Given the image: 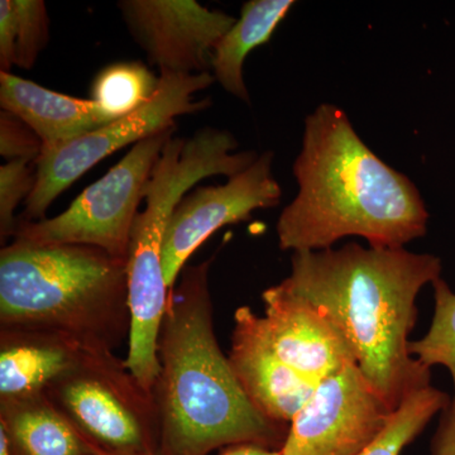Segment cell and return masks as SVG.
<instances>
[{"label":"cell","mask_w":455,"mask_h":455,"mask_svg":"<svg viewBox=\"0 0 455 455\" xmlns=\"http://www.w3.org/2000/svg\"><path fill=\"white\" fill-rule=\"evenodd\" d=\"M442 259L405 248L295 252L283 283L329 316L355 353L358 370L391 411L431 386L430 368L412 357L416 298L442 277Z\"/></svg>","instance_id":"1"},{"label":"cell","mask_w":455,"mask_h":455,"mask_svg":"<svg viewBox=\"0 0 455 455\" xmlns=\"http://www.w3.org/2000/svg\"><path fill=\"white\" fill-rule=\"evenodd\" d=\"M293 175L298 196L276 224L283 251L329 250L346 236L397 250L427 235L414 182L374 154L340 108L322 104L307 116Z\"/></svg>","instance_id":"2"},{"label":"cell","mask_w":455,"mask_h":455,"mask_svg":"<svg viewBox=\"0 0 455 455\" xmlns=\"http://www.w3.org/2000/svg\"><path fill=\"white\" fill-rule=\"evenodd\" d=\"M212 262L185 269L170 292L157 344L160 373L152 391L158 455H208L241 444L280 451L289 429L251 403L215 337Z\"/></svg>","instance_id":"3"},{"label":"cell","mask_w":455,"mask_h":455,"mask_svg":"<svg viewBox=\"0 0 455 455\" xmlns=\"http://www.w3.org/2000/svg\"><path fill=\"white\" fill-rule=\"evenodd\" d=\"M65 335L85 349L128 340L127 259L90 245L13 241L0 251V328Z\"/></svg>","instance_id":"4"},{"label":"cell","mask_w":455,"mask_h":455,"mask_svg":"<svg viewBox=\"0 0 455 455\" xmlns=\"http://www.w3.org/2000/svg\"><path fill=\"white\" fill-rule=\"evenodd\" d=\"M220 172V160L208 146L173 137L147 181L146 209L137 214L132 228L127 256L131 331L124 361L140 385L151 394L160 373L158 337L171 292L163 267L167 224L194 185Z\"/></svg>","instance_id":"5"},{"label":"cell","mask_w":455,"mask_h":455,"mask_svg":"<svg viewBox=\"0 0 455 455\" xmlns=\"http://www.w3.org/2000/svg\"><path fill=\"white\" fill-rule=\"evenodd\" d=\"M44 395L100 451L158 455L154 396L113 350H84Z\"/></svg>","instance_id":"6"},{"label":"cell","mask_w":455,"mask_h":455,"mask_svg":"<svg viewBox=\"0 0 455 455\" xmlns=\"http://www.w3.org/2000/svg\"><path fill=\"white\" fill-rule=\"evenodd\" d=\"M214 82L211 73H160L157 92L137 112L77 139L44 148L35 163V188L26 200L25 212L20 220H44L51 204L108 156L175 128V119L180 116L208 109L209 99L196 100L194 97Z\"/></svg>","instance_id":"7"},{"label":"cell","mask_w":455,"mask_h":455,"mask_svg":"<svg viewBox=\"0 0 455 455\" xmlns=\"http://www.w3.org/2000/svg\"><path fill=\"white\" fill-rule=\"evenodd\" d=\"M175 134L176 127L136 143L123 160L57 217L38 221L18 220L13 241L90 245L127 259L143 190L164 146Z\"/></svg>","instance_id":"8"},{"label":"cell","mask_w":455,"mask_h":455,"mask_svg":"<svg viewBox=\"0 0 455 455\" xmlns=\"http://www.w3.org/2000/svg\"><path fill=\"white\" fill-rule=\"evenodd\" d=\"M392 412L355 364L323 379L290 423L283 455H357Z\"/></svg>","instance_id":"9"},{"label":"cell","mask_w":455,"mask_h":455,"mask_svg":"<svg viewBox=\"0 0 455 455\" xmlns=\"http://www.w3.org/2000/svg\"><path fill=\"white\" fill-rule=\"evenodd\" d=\"M272 163L274 154L265 152L226 184L197 188L180 202L167 224L163 245L164 276L170 290L178 283L188 259L217 230L280 204L283 190Z\"/></svg>","instance_id":"10"},{"label":"cell","mask_w":455,"mask_h":455,"mask_svg":"<svg viewBox=\"0 0 455 455\" xmlns=\"http://www.w3.org/2000/svg\"><path fill=\"white\" fill-rule=\"evenodd\" d=\"M118 8L132 37L160 73H209L212 51L236 20L196 0H123Z\"/></svg>","instance_id":"11"},{"label":"cell","mask_w":455,"mask_h":455,"mask_svg":"<svg viewBox=\"0 0 455 455\" xmlns=\"http://www.w3.org/2000/svg\"><path fill=\"white\" fill-rule=\"evenodd\" d=\"M266 329L278 355L311 381L357 366L355 353L338 326L283 283L262 293Z\"/></svg>","instance_id":"12"},{"label":"cell","mask_w":455,"mask_h":455,"mask_svg":"<svg viewBox=\"0 0 455 455\" xmlns=\"http://www.w3.org/2000/svg\"><path fill=\"white\" fill-rule=\"evenodd\" d=\"M228 359L251 403L276 424L291 423L319 385L278 355L269 340L263 316L256 315L248 307L235 310Z\"/></svg>","instance_id":"13"},{"label":"cell","mask_w":455,"mask_h":455,"mask_svg":"<svg viewBox=\"0 0 455 455\" xmlns=\"http://www.w3.org/2000/svg\"><path fill=\"white\" fill-rule=\"evenodd\" d=\"M84 350L76 341L40 328H0V401L44 394Z\"/></svg>","instance_id":"14"},{"label":"cell","mask_w":455,"mask_h":455,"mask_svg":"<svg viewBox=\"0 0 455 455\" xmlns=\"http://www.w3.org/2000/svg\"><path fill=\"white\" fill-rule=\"evenodd\" d=\"M0 106L16 114L44 142V148L61 145L107 125L92 99H79L44 88L0 71Z\"/></svg>","instance_id":"15"},{"label":"cell","mask_w":455,"mask_h":455,"mask_svg":"<svg viewBox=\"0 0 455 455\" xmlns=\"http://www.w3.org/2000/svg\"><path fill=\"white\" fill-rule=\"evenodd\" d=\"M0 430L12 455H98L95 447L44 394L0 401Z\"/></svg>","instance_id":"16"},{"label":"cell","mask_w":455,"mask_h":455,"mask_svg":"<svg viewBox=\"0 0 455 455\" xmlns=\"http://www.w3.org/2000/svg\"><path fill=\"white\" fill-rule=\"evenodd\" d=\"M293 4V0H250L244 3L235 25L218 42L212 55V77L233 97L250 103L243 79L245 59L271 40Z\"/></svg>","instance_id":"17"},{"label":"cell","mask_w":455,"mask_h":455,"mask_svg":"<svg viewBox=\"0 0 455 455\" xmlns=\"http://www.w3.org/2000/svg\"><path fill=\"white\" fill-rule=\"evenodd\" d=\"M50 20L42 0L0 2V68L11 73L17 66L31 70L47 46Z\"/></svg>","instance_id":"18"},{"label":"cell","mask_w":455,"mask_h":455,"mask_svg":"<svg viewBox=\"0 0 455 455\" xmlns=\"http://www.w3.org/2000/svg\"><path fill=\"white\" fill-rule=\"evenodd\" d=\"M160 76L140 61L116 62L99 71L92 100L107 124L145 107L157 92Z\"/></svg>","instance_id":"19"},{"label":"cell","mask_w":455,"mask_h":455,"mask_svg":"<svg viewBox=\"0 0 455 455\" xmlns=\"http://www.w3.org/2000/svg\"><path fill=\"white\" fill-rule=\"evenodd\" d=\"M451 396L439 388L416 391L392 412L385 430L357 455H401L430 423L447 407Z\"/></svg>","instance_id":"20"},{"label":"cell","mask_w":455,"mask_h":455,"mask_svg":"<svg viewBox=\"0 0 455 455\" xmlns=\"http://www.w3.org/2000/svg\"><path fill=\"white\" fill-rule=\"evenodd\" d=\"M431 284L435 299L433 322L421 339L410 341L409 350L425 367L447 368L455 392V293L442 277Z\"/></svg>","instance_id":"21"},{"label":"cell","mask_w":455,"mask_h":455,"mask_svg":"<svg viewBox=\"0 0 455 455\" xmlns=\"http://www.w3.org/2000/svg\"><path fill=\"white\" fill-rule=\"evenodd\" d=\"M29 160L9 161L0 166V242L13 238L18 220L16 211L26 203L36 185V167Z\"/></svg>","instance_id":"22"},{"label":"cell","mask_w":455,"mask_h":455,"mask_svg":"<svg viewBox=\"0 0 455 455\" xmlns=\"http://www.w3.org/2000/svg\"><path fill=\"white\" fill-rule=\"evenodd\" d=\"M44 151L38 134L16 114L0 112V155L9 161L29 160L36 163Z\"/></svg>","instance_id":"23"},{"label":"cell","mask_w":455,"mask_h":455,"mask_svg":"<svg viewBox=\"0 0 455 455\" xmlns=\"http://www.w3.org/2000/svg\"><path fill=\"white\" fill-rule=\"evenodd\" d=\"M430 451L431 455H455V392L447 407L440 412Z\"/></svg>","instance_id":"24"},{"label":"cell","mask_w":455,"mask_h":455,"mask_svg":"<svg viewBox=\"0 0 455 455\" xmlns=\"http://www.w3.org/2000/svg\"><path fill=\"white\" fill-rule=\"evenodd\" d=\"M220 455H283L281 451H274V449H268L260 447V445L254 444H241L233 445L227 449L224 453Z\"/></svg>","instance_id":"25"},{"label":"cell","mask_w":455,"mask_h":455,"mask_svg":"<svg viewBox=\"0 0 455 455\" xmlns=\"http://www.w3.org/2000/svg\"><path fill=\"white\" fill-rule=\"evenodd\" d=\"M0 455H12L7 436H5L2 430H0Z\"/></svg>","instance_id":"26"},{"label":"cell","mask_w":455,"mask_h":455,"mask_svg":"<svg viewBox=\"0 0 455 455\" xmlns=\"http://www.w3.org/2000/svg\"><path fill=\"white\" fill-rule=\"evenodd\" d=\"M98 455H118V454H110V453H106V451H100V453H99Z\"/></svg>","instance_id":"27"}]
</instances>
